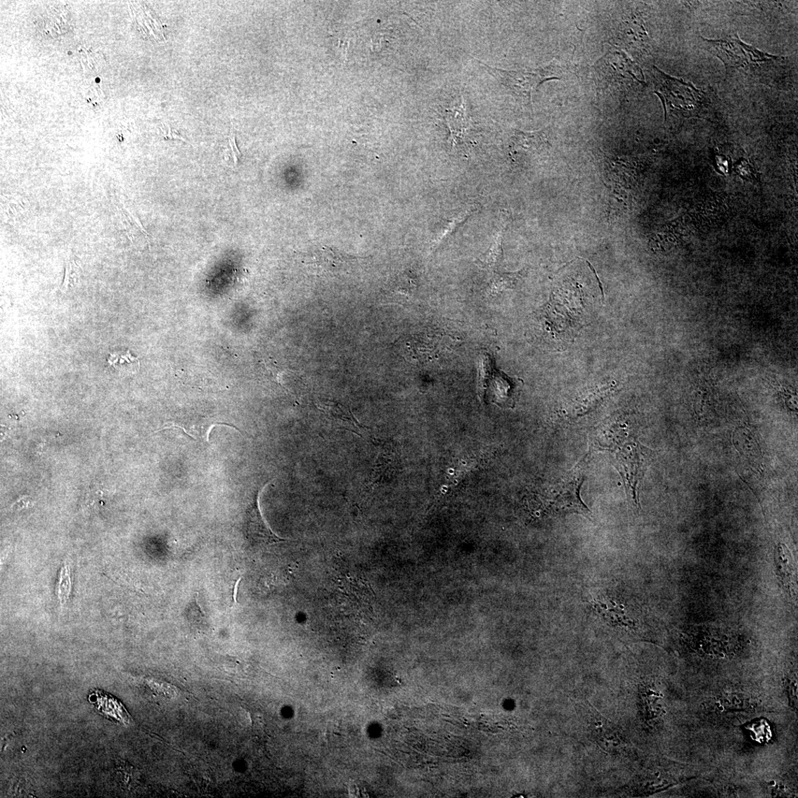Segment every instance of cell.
Masks as SVG:
<instances>
[{
    "label": "cell",
    "mask_w": 798,
    "mask_h": 798,
    "mask_svg": "<svg viewBox=\"0 0 798 798\" xmlns=\"http://www.w3.org/2000/svg\"><path fill=\"white\" fill-rule=\"evenodd\" d=\"M655 94L662 101L666 120L671 117L691 118L702 116L709 106L704 91L690 82L667 75L654 67Z\"/></svg>",
    "instance_id": "cell-1"
},
{
    "label": "cell",
    "mask_w": 798,
    "mask_h": 798,
    "mask_svg": "<svg viewBox=\"0 0 798 798\" xmlns=\"http://www.w3.org/2000/svg\"><path fill=\"white\" fill-rule=\"evenodd\" d=\"M479 390L486 403L495 404L502 408H514L519 396L520 385L498 371L488 355L482 359Z\"/></svg>",
    "instance_id": "cell-2"
},
{
    "label": "cell",
    "mask_w": 798,
    "mask_h": 798,
    "mask_svg": "<svg viewBox=\"0 0 798 798\" xmlns=\"http://www.w3.org/2000/svg\"><path fill=\"white\" fill-rule=\"evenodd\" d=\"M701 38L702 48L719 58L727 70L746 67L752 64L776 59L773 56L745 44L737 35L713 40Z\"/></svg>",
    "instance_id": "cell-3"
},
{
    "label": "cell",
    "mask_w": 798,
    "mask_h": 798,
    "mask_svg": "<svg viewBox=\"0 0 798 798\" xmlns=\"http://www.w3.org/2000/svg\"><path fill=\"white\" fill-rule=\"evenodd\" d=\"M595 70L600 82L606 86H619L627 89L633 85L643 86L645 84L640 67L621 51L607 53L595 65Z\"/></svg>",
    "instance_id": "cell-4"
},
{
    "label": "cell",
    "mask_w": 798,
    "mask_h": 798,
    "mask_svg": "<svg viewBox=\"0 0 798 798\" xmlns=\"http://www.w3.org/2000/svg\"><path fill=\"white\" fill-rule=\"evenodd\" d=\"M480 62L492 76L516 95L528 98L532 103V94L543 82L559 79V71L554 64L534 69L506 70L493 67Z\"/></svg>",
    "instance_id": "cell-5"
},
{
    "label": "cell",
    "mask_w": 798,
    "mask_h": 798,
    "mask_svg": "<svg viewBox=\"0 0 798 798\" xmlns=\"http://www.w3.org/2000/svg\"><path fill=\"white\" fill-rule=\"evenodd\" d=\"M304 259L314 273L337 277L348 273L358 258L325 245L306 253Z\"/></svg>",
    "instance_id": "cell-6"
},
{
    "label": "cell",
    "mask_w": 798,
    "mask_h": 798,
    "mask_svg": "<svg viewBox=\"0 0 798 798\" xmlns=\"http://www.w3.org/2000/svg\"><path fill=\"white\" fill-rule=\"evenodd\" d=\"M259 491H257L246 516L245 528L248 539L253 543L260 546L285 541V540L275 534L266 523L259 509Z\"/></svg>",
    "instance_id": "cell-7"
},
{
    "label": "cell",
    "mask_w": 798,
    "mask_h": 798,
    "mask_svg": "<svg viewBox=\"0 0 798 798\" xmlns=\"http://www.w3.org/2000/svg\"><path fill=\"white\" fill-rule=\"evenodd\" d=\"M548 147L545 130L534 132L516 131L511 140L510 151L511 155L520 154H534L546 150Z\"/></svg>",
    "instance_id": "cell-8"
},
{
    "label": "cell",
    "mask_w": 798,
    "mask_h": 798,
    "mask_svg": "<svg viewBox=\"0 0 798 798\" xmlns=\"http://www.w3.org/2000/svg\"><path fill=\"white\" fill-rule=\"evenodd\" d=\"M446 121L451 131L453 148L460 146V144L468 139L472 130L463 101L459 107L446 110Z\"/></svg>",
    "instance_id": "cell-9"
},
{
    "label": "cell",
    "mask_w": 798,
    "mask_h": 798,
    "mask_svg": "<svg viewBox=\"0 0 798 798\" xmlns=\"http://www.w3.org/2000/svg\"><path fill=\"white\" fill-rule=\"evenodd\" d=\"M416 289L415 278L408 273H401L389 288L390 301L399 303L408 302L413 298Z\"/></svg>",
    "instance_id": "cell-10"
},
{
    "label": "cell",
    "mask_w": 798,
    "mask_h": 798,
    "mask_svg": "<svg viewBox=\"0 0 798 798\" xmlns=\"http://www.w3.org/2000/svg\"><path fill=\"white\" fill-rule=\"evenodd\" d=\"M734 445L738 451L752 462L759 464L761 449L756 439L749 430L741 429L734 433Z\"/></svg>",
    "instance_id": "cell-11"
},
{
    "label": "cell",
    "mask_w": 798,
    "mask_h": 798,
    "mask_svg": "<svg viewBox=\"0 0 798 798\" xmlns=\"http://www.w3.org/2000/svg\"><path fill=\"white\" fill-rule=\"evenodd\" d=\"M524 271L514 273H494L487 288V294L495 296L515 288L523 278Z\"/></svg>",
    "instance_id": "cell-12"
},
{
    "label": "cell",
    "mask_w": 798,
    "mask_h": 798,
    "mask_svg": "<svg viewBox=\"0 0 798 798\" xmlns=\"http://www.w3.org/2000/svg\"><path fill=\"white\" fill-rule=\"evenodd\" d=\"M503 231L501 229L487 252L479 259V265L487 271H495L500 265L503 257L502 241Z\"/></svg>",
    "instance_id": "cell-13"
},
{
    "label": "cell",
    "mask_w": 798,
    "mask_h": 798,
    "mask_svg": "<svg viewBox=\"0 0 798 798\" xmlns=\"http://www.w3.org/2000/svg\"><path fill=\"white\" fill-rule=\"evenodd\" d=\"M790 555V553L785 545L780 544L777 548L776 556L777 567L785 586L790 591L793 568L790 557L789 558Z\"/></svg>",
    "instance_id": "cell-14"
},
{
    "label": "cell",
    "mask_w": 798,
    "mask_h": 798,
    "mask_svg": "<svg viewBox=\"0 0 798 798\" xmlns=\"http://www.w3.org/2000/svg\"><path fill=\"white\" fill-rule=\"evenodd\" d=\"M476 209L474 206L468 207L467 210L459 213L455 219L449 221L442 230L441 233L434 241V247H437L439 244L444 242L446 238L451 236L453 232L464 222H465L469 217L475 212Z\"/></svg>",
    "instance_id": "cell-15"
},
{
    "label": "cell",
    "mask_w": 798,
    "mask_h": 798,
    "mask_svg": "<svg viewBox=\"0 0 798 798\" xmlns=\"http://www.w3.org/2000/svg\"><path fill=\"white\" fill-rule=\"evenodd\" d=\"M71 590L70 568L67 562H65L61 569L59 582L56 587L58 600L62 606L65 605L70 597Z\"/></svg>",
    "instance_id": "cell-16"
},
{
    "label": "cell",
    "mask_w": 798,
    "mask_h": 798,
    "mask_svg": "<svg viewBox=\"0 0 798 798\" xmlns=\"http://www.w3.org/2000/svg\"><path fill=\"white\" fill-rule=\"evenodd\" d=\"M108 362L115 369L122 370L127 367H139V358L135 357L127 351L125 353H114L111 354L108 359Z\"/></svg>",
    "instance_id": "cell-17"
},
{
    "label": "cell",
    "mask_w": 798,
    "mask_h": 798,
    "mask_svg": "<svg viewBox=\"0 0 798 798\" xmlns=\"http://www.w3.org/2000/svg\"><path fill=\"white\" fill-rule=\"evenodd\" d=\"M79 278V268L74 261L69 260L66 265L65 279L62 287L63 292H67L70 287L74 286Z\"/></svg>",
    "instance_id": "cell-18"
},
{
    "label": "cell",
    "mask_w": 798,
    "mask_h": 798,
    "mask_svg": "<svg viewBox=\"0 0 798 798\" xmlns=\"http://www.w3.org/2000/svg\"><path fill=\"white\" fill-rule=\"evenodd\" d=\"M229 143L231 148V156L233 157L235 165H237L242 156V153L238 147L236 136V133L233 131V128L231 130V134L229 137Z\"/></svg>",
    "instance_id": "cell-19"
},
{
    "label": "cell",
    "mask_w": 798,
    "mask_h": 798,
    "mask_svg": "<svg viewBox=\"0 0 798 798\" xmlns=\"http://www.w3.org/2000/svg\"><path fill=\"white\" fill-rule=\"evenodd\" d=\"M34 506L33 500L29 496H22L12 505L15 510H23Z\"/></svg>",
    "instance_id": "cell-20"
},
{
    "label": "cell",
    "mask_w": 798,
    "mask_h": 798,
    "mask_svg": "<svg viewBox=\"0 0 798 798\" xmlns=\"http://www.w3.org/2000/svg\"><path fill=\"white\" fill-rule=\"evenodd\" d=\"M167 129L168 130L167 134L164 136L166 139L180 140L186 142V139L178 131L177 129L172 128L169 125L167 126Z\"/></svg>",
    "instance_id": "cell-21"
}]
</instances>
